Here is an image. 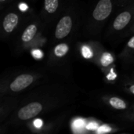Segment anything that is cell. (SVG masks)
I'll use <instances>...</instances> for the list:
<instances>
[{"label": "cell", "mask_w": 134, "mask_h": 134, "mask_svg": "<svg viewBox=\"0 0 134 134\" xmlns=\"http://www.w3.org/2000/svg\"><path fill=\"white\" fill-rule=\"evenodd\" d=\"M37 26L35 24H31L29 25L25 30L23 32V35H22V41L24 42H30L33 39V38L35 37L36 32H37Z\"/></svg>", "instance_id": "obj_7"}, {"label": "cell", "mask_w": 134, "mask_h": 134, "mask_svg": "<svg viewBox=\"0 0 134 134\" xmlns=\"http://www.w3.org/2000/svg\"><path fill=\"white\" fill-rule=\"evenodd\" d=\"M128 46L130 48L134 49V36H133L128 42Z\"/></svg>", "instance_id": "obj_14"}, {"label": "cell", "mask_w": 134, "mask_h": 134, "mask_svg": "<svg viewBox=\"0 0 134 134\" xmlns=\"http://www.w3.org/2000/svg\"><path fill=\"white\" fill-rule=\"evenodd\" d=\"M130 92H131L133 94H134V85L131 86L130 87Z\"/></svg>", "instance_id": "obj_16"}, {"label": "cell", "mask_w": 134, "mask_h": 134, "mask_svg": "<svg viewBox=\"0 0 134 134\" xmlns=\"http://www.w3.org/2000/svg\"><path fill=\"white\" fill-rule=\"evenodd\" d=\"M35 126H36V127L39 128V127L42 126V122H41L40 120H37V121H35Z\"/></svg>", "instance_id": "obj_15"}, {"label": "cell", "mask_w": 134, "mask_h": 134, "mask_svg": "<svg viewBox=\"0 0 134 134\" xmlns=\"http://www.w3.org/2000/svg\"><path fill=\"white\" fill-rule=\"evenodd\" d=\"M109 131H111V128L108 127V126H102V127H100V128L99 129L98 133H107V132H109Z\"/></svg>", "instance_id": "obj_13"}, {"label": "cell", "mask_w": 134, "mask_h": 134, "mask_svg": "<svg viewBox=\"0 0 134 134\" xmlns=\"http://www.w3.org/2000/svg\"><path fill=\"white\" fill-rule=\"evenodd\" d=\"M113 62V57L109 53H104L100 59V63L103 66L106 67Z\"/></svg>", "instance_id": "obj_11"}, {"label": "cell", "mask_w": 134, "mask_h": 134, "mask_svg": "<svg viewBox=\"0 0 134 134\" xmlns=\"http://www.w3.org/2000/svg\"><path fill=\"white\" fill-rule=\"evenodd\" d=\"M19 22V16L17 14L10 13L7 14L2 22L3 29L7 33H11L15 29Z\"/></svg>", "instance_id": "obj_5"}, {"label": "cell", "mask_w": 134, "mask_h": 134, "mask_svg": "<svg viewBox=\"0 0 134 134\" xmlns=\"http://www.w3.org/2000/svg\"><path fill=\"white\" fill-rule=\"evenodd\" d=\"M112 11V2L111 0H100L97 4L93 16L98 21H102L107 19Z\"/></svg>", "instance_id": "obj_1"}, {"label": "cell", "mask_w": 134, "mask_h": 134, "mask_svg": "<svg viewBox=\"0 0 134 134\" xmlns=\"http://www.w3.org/2000/svg\"><path fill=\"white\" fill-rule=\"evenodd\" d=\"M34 81V77L29 74H24L17 76L10 84V90L13 92H19L29 86Z\"/></svg>", "instance_id": "obj_4"}, {"label": "cell", "mask_w": 134, "mask_h": 134, "mask_svg": "<svg viewBox=\"0 0 134 134\" xmlns=\"http://www.w3.org/2000/svg\"><path fill=\"white\" fill-rule=\"evenodd\" d=\"M131 17H132V15L128 11H125V12L121 13L115 18V20L113 23V27L117 31L123 29L130 23Z\"/></svg>", "instance_id": "obj_6"}, {"label": "cell", "mask_w": 134, "mask_h": 134, "mask_svg": "<svg viewBox=\"0 0 134 134\" xmlns=\"http://www.w3.org/2000/svg\"><path fill=\"white\" fill-rule=\"evenodd\" d=\"M58 0H45L44 7L49 13H53L58 8Z\"/></svg>", "instance_id": "obj_10"}, {"label": "cell", "mask_w": 134, "mask_h": 134, "mask_svg": "<svg viewBox=\"0 0 134 134\" xmlns=\"http://www.w3.org/2000/svg\"><path fill=\"white\" fill-rule=\"evenodd\" d=\"M72 28V20L70 16H63L58 22L56 30L55 37L57 39H61L65 38L69 35Z\"/></svg>", "instance_id": "obj_3"}, {"label": "cell", "mask_w": 134, "mask_h": 134, "mask_svg": "<svg viewBox=\"0 0 134 134\" xmlns=\"http://www.w3.org/2000/svg\"><path fill=\"white\" fill-rule=\"evenodd\" d=\"M5 1H6V0H0L1 2H5Z\"/></svg>", "instance_id": "obj_17"}, {"label": "cell", "mask_w": 134, "mask_h": 134, "mask_svg": "<svg viewBox=\"0 0 134 134\" xmlns=\"http://www.w3.org/2000/svg\"><path fill=\"white\" fill-rule=\"evenodd\" d=\"M42 105L38 102H32L19 110L17 116L20 120H28L38 115L42 111Z\"/></svg>", "instance_id": "obj_2"}, {"label": "cell", "mask_w": 134, "mask_h": 134, "mask_svg": "<svg viewBox=\"0 0 134 134\" xmlns=\"http://www.w3.org/2000/svg\"><path fill=\"white\" fill-rule=\"evenodd\" d=\"M82 52H83V55H84V57H86V58H89V57H90L91 56H92V53H91V51L90 50V49L89 48H87V47H83V49H82Z\"/></svg>", "instance_id": "obj_12"}, {"label": "cell", "mask_w": 134, "mask_h": 134, "mask_svg": "<svg viewBox=\"0 0 134 134\" xmlns=\"http://www.w3.org/2000/svg\"><path fill=\"white\" fill-rule=\"evenodd\" d=\"M69 51V46L66 43H61L57 45L54 48V54L57 57H64Z\"/></svg>", "instance_id": "obj_8"}, {"label": "cell", "mask_w": 134, "mask_h": 134, "mask_svg": "<svg viewBox=\"0 0 134 134\" xmlns=\"http://www.w3.org/2000/svg\"><path fill=\"white\" fill-rule=\"evenodd\" d=\"M109 103L114 108L118 109V110H124L126 108V102L122 100V99L116 97H111L109 100Z\"/></svg>", "instance_id": "obj_9"}]
</instances>
